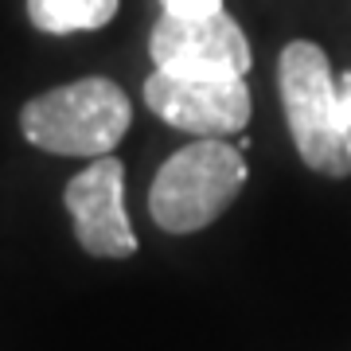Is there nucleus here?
Segmentation results:
<instances>
[{
	"label": "nucleus",
	"instance_id": "1",
	"mask_svg": "<svg viewBox=\"0 0 351 351\" xmlns=\"http://www.w3.org/2000/svg\"><path fill=\"white\" fill-rule=\"evenodd\" d=\"M277 90L297 156L320 176H351V129L339 117V90L324 47L293 39L277 59Z\"/></svg>",
	"mask_w": 351,
	"mask_h": 351
},
{
	"label": "nucleus",
	"instance_id": "2",
	"mask_svg": "<svg viewBox=\"0 0 351 351\" xmlns=\"http://www.w3.org/2000/svg\"><path fill=\"white\" fill-rule=\"evenodd\" d=\"M133 121L125 90L113 78H78L32 98L20 110V133L55 156H106L121 145Z\"/></svg>",
	"mask_w": 351,
	"mask_h": 351
},
{
	"label": "nucleus",
	"instance_id": "3",
	"mask_svg": "<svg viewBox=\"0 0 351 351\" xmlns=\"http://www.w3.org/2000/svg\"><path fill=\"white\" fill-rule=\"evenodd\" d=\"M246 176L242 149L226 145V137H199L160 164L149 188L152 223L168 234H195L239 199Z\"/></svg>",
	"mask_w": 351,
	"mask_h": 351
},
{
	"label": "nucleus",
	"instance_id": "4",
	"mask_svg": "<svg viewBox=\"0 0 351 351\" xmlns=\"http://www.w3.org/2000/svg\"><path fill=\"white\" fill-rule=\"evenodd\" d=\"M149 55L160 71L195 78H246L254 66V51L246 43V32L234 16H168L164 12L152 24Z\"/></svg>",
	"mask_w": 351,
	"mask_h": 351
},
{
	"label": "nucleus",
	"instance_id": "5",
	"mask_svg": "<svg viewBox=\"0 0 351 351\" xmlns=\"http://www.w3.org/2000/svg\"><path fill=\"white\" fill-rule=\"evenodd\" d=\"M145 106L164 125L195 137H234L250 125V86L246 78H195L152 71L145 78Z\"/></svg>",
	"mask_w": 351,
	"mask_h": 351
},
{
	"label": "nucleus",
	"instance_id": "6",
	"mask_svg": "<svg viewBox=\"0 0 351 351\" xmlns=\"http://www.w3.org/2000/svg\"><path fill=\"white\" fill-rule=\"evenodd\" d=\"M63 203L75 219L78 246L94 258H133L137 234L125 211V164L117 156H94L63 191Z\"/></svg>",
	"mask_w": 351,
	"mask_h": 351
},
{
	"label": "nucleus",
	"instance_id": "7",
	"mask_svg": "<svg viewBox=\"0 0 351 351\" xmlns=\"http://www.w3.org/2000/svg\"><path fill=\"white\" fill-rule=\"evenodd\" d=\"M113 12H117V0H27V20L47 36L106 27Z\"/></svg>",
	"mask_w": 351,
	"mask_h": 351
},
{
	"label": "nucleus",
	"instance_id": "8",
	"mask_svg": "<svg viewBox=\"0 0 351 351\" xmlns=\"http://www.w3.org/2000/svg\"><path fill=\"white\" fill-rule=\"evenodd\" d=\"M168 16H184V20H195V16H215L223 12V0H160Z\"/></svg>",
	"mask_w": 351,
	"mask_h": 351
},
{
	"label": "nucleus",
	"instance_id": "9",
	"mask_svg": "<svg viewBox=\"0 0 351 351\" xmlns=\"http://www.w3.org/2000/svg\"><path fill=\"white\" fill-rule=\"evenodd\" d=\"M336 90H339V117H343V125L351 129V71L348 75H339Z\"/></svg>",
	"mask_w": 351,
	"mask_h": 351
}]
</instances>
